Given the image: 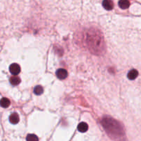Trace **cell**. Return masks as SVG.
I'll return each instance as SVG.
<instances>
[{
	"label": "cell",
	"mask_w": 141,
	"mask_h": 141,
	"mask_svg": "<svg viewBox=\"0 0 141 141\" xmlns=\"http://www.w3.org/2000/svg\"><path fill=\"white\" fill-rule=\"evenodd\" d=\"M101 124L108 136L112 139L116 141H125V131L119 122L112 118L106 116L102 119Z\"/></svg>",
	"instance_id": "6da1fadb"
},
{
	"label": "cell",
	"mask_w": 141,
	"mask_h": 141,
	"mask_svg": "<svg viewBox=\"0 0 141 141\" xmlns=\"http://www.w3.org/2000/svg\"><path fill=\"white\" fill-rule=\"evenodd\" d=\"M87 40L89 48L92 53L98 54L103 52L104 49V41L97 31H90Z\"/></svg>",
	"instance_id": "7a4b0ae2"
},
{
	"label": "cell",
	"mask_w": 141,
	"mask_h": 141,
	"mask_svg": "<svg viewBox=\"0 0 141 141\" xmlns=\"http://www.w3.org/2000/svg\"><path fill=\"white\" fill-rule=\"evenodd\" d=\"M9 70L13 75H18L21 72V67L17 63H13L10 65Z\"/></svg>",
	"instance_id": "3957f363"
},
{
	"label": "cell",
	"mask_w": 141,
	"mask_h": 141,
	"mask_svg": "<svg viewBox=\"0 0 141 141\" xmlns=\"http://www.w3.org/2000/svg\"><path fill=\"white\" fill-rule=\"evenodd\" d=\"M56 75L58 79L61 80H63L67 77V70H65V69H59L56 71Z\"/></svg>",
	"instance_id": "277c9868"
},
{
	"label": "cell",
	"mask_w": 141,
	"mask_h": 141,
	"mask_svg": "<svg viewBox=\"0 0 141 141\" xmlns=\"http://www.w3.org/2000/svg\"><path fill=\"white\" fill-rule=\"evenodd\" d=\"M103 6L105 10L111 11L114 8V3L112 0H103Z\"/></svg>",
	"instance_id": "5b68a950"
},
{
	"label": "cell",
	"mask_w": 141,
	"mask_h": 141,
	"mask_svg": "<svg viewBox=\"0 0 141 141\" xmlns=\"http://www.w3.org/2000/svg\"><path fill=\"white\" fill-rule=\"evenodd\" d=\"M9 121L13 125H15V124H17L19 121V115L17 113H13L11 114L9 117Z\"/></svg>",
	"instance_id": "8992f818"
},
{
	"label": "cell",
	"mask_w": 141,
	"mask_h": 141,
	"mask_svg": "<svg viewBox=\"0 0 141 141\" xmlns=\"http://www.w3.org/2000/svg\"><path fill=\"white\" fill-rule=\"evenodd\" d=\"M138 76V72L136 70L134 69L132 70L129 72L128 74H127V77L129 80H134L136 79Z\"/></svg>",
	"instance_id": "52a82bcc"
},
{
	"label": "cell",
	"mask_w": 141,
	"mask_h": 141,
	"mask_svg": "<svg viewBox=\"0 0 141 141\" xmlns=\"http://www.w3.org/2000/svg\"><path fill=\"white\" fill-rule=\"evenodd\" d=\"M88 129V125L86 123L82 122L78 125V130L81 133H85Z\"/></svg>",
	"instance_id": "ba28073f"
},
{
	"label": "cell",
	"mask_w": 141,
	"mask_h": 141,
	"mask_svg": "<svg viewBox=\"0 0 141 141\" xmlns=\"http://www.w3.org/2000/svg\"><path fill=\"white\" fill-rule=\"evenodd\" d=\"M130 3L128 0H120L118 2V6L122 9H127L129 7Z\"/></svg>",
	"instance_id": "9c48e42d"
},
{
	"label": "cell",
	"mask_w": 141,
	"mask_h": 141,
	"mask_svg": "<svg viewBox=\"0 0 141 141\" xmlns=\"http://www.w3.org/2000/svg\"><path fill=\"white\" fill-rule=\"evenodd\" d=\"M11 105V101L9 99H8L7 98H2L0 100V105L4 108H7Z\"/></svg>",
	"instance_id": "30bf717a"
},
{
	"label": "cell",
	"mask_w": 141,
	"mask_h": 141,
	"mask_svg": "<svg viewBox=\"0 0 141 141\" xmlns=\"http://www.w3.org/2000/svg\"><path fill=\"white\" fill-rule=\"evenodd\" d=\"M10 82H11V83L13 85H17L21 83V79H20L19 77L17 76V75H14V76H12L11 78Z\"/></svg>",
	"instance_id": "8fae6325"
},
{
	"label": "cell",
	"mask_w": 141,
	"mask_h": 141,
	"mask_svg": "<svg viewBox=\"0 0 141 141\" xmlns=\"http://www.w3.org/2000/svg\"><path fill=\"white\" fill-rule=\"evenodd\" d=\"M34 92L36 95H41L44 92V88L41 85H37V86L34 87Z\"/></svg>",
	"instance_id": "7c38bea8"
},
{
	"label": "cell",
	"mask_w": 141,
	"mask_h": 141,
	"mask_svg": "<svg viewBox=\"0 0 141 141\" xmlns=\"http://www.w3.org/2000/svg\"><path fill=\"white\" fill-rule=\"evenodd\" d=\"M26 141H39V138L34 134H28L26 137Z\"/></svg>",
	"instance_id": "4fadbf2b"
}]
</instances>
